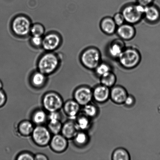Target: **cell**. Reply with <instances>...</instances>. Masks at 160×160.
Segmentation results:
<instances>
[{"label": "cell", "mask_w": 160, "mask_h": 160, "mask_svg": "<svg viewBox=\"0 0 160 160\" xmlns=\"http://www.w3.org/2000/svg\"><path fill=\"white\" fill-rule=\"evenodd\" d=\"M59 60L56 54L49 52L43 54L38 61V71L46 75L51 74L57 69Z\"/></svg>", "instance_id": "cell-1"}, {"label": "cell", "mask_w": 160, "mask_h": 160, "mask_svg": "<svg viewBox=\"0 0 160 160\" xmlns=\"http://www.w3.org/2000/svg\"><path fill=\"white\" fill-rule=\"evenodd\" d=\"M119 62L124 68L131 69L137 66L141 60L138 50L133 48H126L118 58Z\"/></svg>", "instance_id": "cell-2"}, {"label": "cell", "mask_w": 160, "mask_h": 160, "mask_svg": "<svg viewBox=\"0 0 160 160\" xmlns=\"http://www.w3.org/2000/svg\"><path fill=\"white\" fill-rule=\"evenodd\" d=\"M145 7L138 4H128L123 8L122 13L127 23L134 24L139 22L144 17Z\"/></svg>", "instance_id": "cell-3"}, {"label": "cell", "mask_w": 160, "mask_h": 160, "mask_svg": "<svg viewBox=\"0 0 160 160\" xmlns=\"http://www.w3.org/2000/svg\"><path fill=\"white\" fill-rule=\"evenodd\" d=\"M81 59L82 63L86 68L95 70L101 62V53L97 48H88L82 54Z\"/></svg>", "instance_id": "cell-4"}, {"label": "cell", "mask_w": 160, "mask_h": 160, "mask_svg": "<svg viewBox=\"0 0 160 160\" xmlns=\"http://www.w3.org/2000/svg\"><path fill=\"white\" fill-rule=\"evenodd\" d=\"M43 104L45 109L49 112L58 111L63 106L62 97L54 92L45 94L43 99Z\"/></svg>", "instance_id": "cell-5"}, {"label": "cell", "mask_w": 160, "mask_h": 160, "mask_svg": "<svg viewBox=\"0 0 160 160\" xmlns=\"http://www.w3.org/2000/svg\"><path fill=\"white\" fill-rule=\"evenodd\" d=\"M32 137L36 144L41 147H45L49 144L51 139V132L48 128L38 125L34 128Z\"/></svg>", "instance_id": "cell-6"}, {"label": "cell", "mask_w": 160, "mask_h": 160, "mask_svg": "<svg viewBox=\"0 0 160 160\" xmlns=\"http://www.w3.org/2000/svg\"><path fill=\"white\" fill-rule=\"evenodd\" d=\"M31 24L30 21L24 16L15 17L12 21V28L17 35L25 36L30 32Z\"/></svg>", "instance_id": "cell-7"}, {"label": "cell", "mask_w": 160, "mask_h": 160, "mask_svg": "<svg viewBox=\"0 0 160 160\" xmlns=\"http://www.w3.org/2000/svg\"><path fill=\"white\" fill-rule=\"evenodd\" d=\"M75 100L80 106H84L90 103L93 98L92 91L90 88L82 86L78 88L74 93Z\"/></svg>", "instance_id": "cell-8"}, {"label": "cell", "mask_w": 160, "mask_h": 160, "mask_svg": "<svg viewBox=\"0 0 160 160\" xmlns=\"http://www.w3.org/2000/svg\"><path fill=\"white\" fill-rule=\"evenodd\" d=\"M51 138L49 143L52 149L57 153H62L65 151L68 147L67 139L62 135H54Z\"/></svg>", "instance_id": "cell-9"}, {"label": "cell", "mask_w": 160, "mask_h": 160, "mask_svg": "<svg viewBox=\"0 0 160 160\" xmlns=\"http://www.w3.org/2000/svg\"><path fill=\"white\" fill-rule=\"evenodd\" d=\"M61 38L59 35L56 33L47 34L43 38L42 47L48 51H52L55 50L60 45Z\"/></svg>", "instance_id": "cell-10"}, {"label": "cell", "mask_w": 160, "mask_h": 160, "mask_svg": "<svg viewBox=\"0 0 160 160\" xmlns=\"http://www.w3.org/2000/svg\"><path fill=\"white\" fill-rule=\"evenodd\" d=\"M116 32L121 39L125 40H131L136 33L135 28L133 25L128 23L118 27Z\"/></svg>", "instance_id": "cell-11"}, {"label": "cell", "mask_w": 160, "mask_h": 160, "mask_svg": "<svg viewBox=\"0 0 160 160\" xmlns=\"http://www.w3.org/2000/svg\"><path fill=\"white\" fill-rule=\"evenodd\" d=\"M128 95V92L124 88L121 86H116L110 90V98L114 102L121 104L124 103Z\"/></svg>", "instance_id": "cell-12"}, {"label": "cell", "mask_w": 160, "mask_h": 160, "mask_svg": "<svg viewBox=\"0 0 160 160\" xmlns=\"http://www.w3.org/2000/svg\"><path fill=\"white\" fill-rule=\"evenodd\" d=\"M123 40L121 38L116 39L110 44L108 48V52L111 57L118 59L126 48Z\"/></svg>", "instance_id": "cell-13"}, {"label": "cell", "mask_w": 160, "mask_h": 160, "mask_svg": "<svg viewBox=\"0 0 160 160\" xmlns=\"http://www.w3.org/2000/svg\"><path fill=\"white\" fill-rule=\"evenodd\" d=\"M93 98L99 103H103L109 99L110 96L109 88L102 84L97 86L92 91Z\"/></svg>", "instance_id": "cell-14"}, {"label": "cell", "mask_w": 160, "mask_h": 160, "mask_svg": "<svg viewBox=\"0 0 160 160\" xmlns=\"http://www.w3.org/2000/svg\"><path fill=\"white\" fill-rule=\"evenodd\" d=\"M144 17L150 22L156 23L160 20V9L156 4H152L145 8Z\"/></svg>", "instance_id": "cell-15"}, {"label": "cell", "mask_w": 160, "mask_h": 160, "mask_svg": "<svg viewBox=\"0 0 160 160\" xmlns=\"http://www.w3.org/2000/svg\"><path fill=\"white\" fill-rule=\"evenodd\" d=\"M80 105L75 100H69L63 105L65 114L71 120L76 118L80 110Z\"/></svg>", "instance_id": "cell-16"}, {"label": "cell", "mask_w": 160, "mask_h": 160, "mask_svg": "<svg viewBox=\"0 0 160 160\" xmlns=\"http://www.w3.org/2000/svg\"><path fill=\"white\" fill-rule=\"evenodd\" d=\"M78 131L79 129L76 122L73 121H69L62 125L61 132L64 137L67 139H70L74 138L78 132Z\"/></svg>", "instance_id": "cell-17"}, {"label": "cell", "mask_w": 160, "mask_h": 160, "mask_svg": "<svg viewBox=\"0 0 160 160\" xmlns=\"http://www.w3.org/2000/svg\"><path fill=\"white\" fill-rule=\"evenodd\" d=\"M100 28L103 32L108 35L114 34L117 31L118 26L111 17H106L102 20Z\"/></svg>", "instance_id": "cell-18"}, {"label": "cell", "mask_w": 160, "mask_h": 160, "mask_svg": "<svg viewBox=\"0 0 160 160\" xmlns=\"http://www.w3.org/2000/svg\"><path fill=\"white\" fill-rule=\"evenodd\" d=\"M34 128L32 123L29 121H24L19 124L18 131L23 136H28L32 134Z\"/></svg>", "instance_id": "cell-19"}, {"label": "cell", "mask_w": 160, "mask_h": 160, "mask_svg": "<svg viewBox=\"0 0 160 160\" xmlns=\"http://www.w3.org/2000/svg\"><path fill=\"white\" fill-rule=\"evenodd\" d=\"M101 84L108 88H111L115 85L117 81L115 75L110 71L101 77Z\"/></svg>", "instance_id": "cell-20"}, {"label": "cell", "mask_w": 160, "mask_h": 160, "mask_svg": "<svg viewBox=\"0 0 160 160\" xmlns=\"http://www.w3.org/2000/svg\"><path fill=\"white\" fill-rule=\"evenodd\" d=\"M46 80V75L39 71L34 73L31 77V83L34 87L37 88H40L43 86Z\"/></svg>", "instance_id": "cell-21"}, {"label": "cell", "mask_w": 160, "mask_h": 160, "mask_svg": "<svg viewBox=\"0 0 160 160\" xmlns=\"http://www.w3.org/2000/svg\"><path fill=\"white\" fill-rule=\"evenodd\" d=\"M112 159L113 160H129L130 156L127 150L124 148H119L114 152Z\"/></svg>", "instance_id": "cell-22"}, {"label": "cell", "mask_w": 160, "mask_h": 160, "mask_svg": "<svg viewBox=\"0 0 160 160\" xmlns=\"http://www.w3.org/2000/svg\"><path fill=\"white\" fill-rule=\"evenodd\" d=\"M47 118L46 113L43 111L39 110L36 111L32 116V120L34 123L40 125L44 123Z\"/></svg>", "instance_id": "cell-23"}, {"label": "cell", "mask_w": 160, "mask_h": 160, "mask_svg": "<svg viewBox=\"0 0 160 160\" xmlns=\"http://www.w3.org/2000/svg\"><path fill=\"white\" fill-rule=\"evenodd\" d=\"M83 111L84 115L88 118L95 117L98 113L97 107L90 103L84 106Z\"/></svg>", "instance_id": "cell-24"}, {"label": "cell", "mask_w": 160, "mask_h": 160, "mask_svg": "<svg viewBox=\"0 0 160 160\" xmlns=\"http://www.w3.org/2000/svg\"><path fill=\"white\" fill-rule=\"evenodd\" d=\"M62 125L60 120L49 121L48 128L50 132L54 135L59 134L62 131Z\"/></svg>", "instance_id": "cell-25"}, {"label": "cell", "mask_w": 160, "mask_h": 160, "mask_svg": "<svg viewBox=\"0 0 160 160\" xmlns=\"http://www.w3.org/2000/svg\"><path fill=\"white\" fill-rule=\"evenodd\" d=\"M89 118L84 115L78 118L76 123L79 130L84 131L89 128L90 126V121Z\"/></svg>", "instance_id": "cell-26"}, {"label": "cell", "mask_w": 160, "mask_h": 160, "mask_svg": "<svg viewBox=\"0 0 160 160\" xmlns=\"http://www.w3.org/2000/svg\"><path fill=\"white\" fill-rule=\"evenodd\" d=\"M45 32V28L41 23H36L31 25L30 32L32 36L42 37Z\"/></svg>", "instance_id": "cell-27"}, {"label": "cell", "mask_w": 160, "mask_h": 160, "mask_svg": "<svg viewBox=\"0 0 160 160\" xmlns=\"http://www.w3.org/2000/svg\"><path fill=\"white\" fill-rule=\"evenodd\" d=\"M96 73L101 77L103 75L111 71V67L106 62H100L95 69Z\"/></svg>", "instance_id": "cell-28"}, {"label": "cell", "mask_w": 160, "mask_h": 160, "mask_svg": "<svg viewBox=\"0 0 160 160\" xmlns=\"http://www.w3.org/2000/svg\"><path fill=\"white\" fill-rule=\"evenodd\" d=\"M74 142L77 145L82 146L87 144L88 142V136L83 132H78L74 137Z\"/></svg>", "instance_id": "cell-29"}, {"label": "cell", "mask_w": 160, "mask_h": 160, "mask_svg": "<svg viewBox=\"0 0 160 160\" xmlns=\"http://www.w3.org/2000/svg\"><path fill=\"white\" fill-rule=\"evenodd\" d=\"M112 18L118 27L123 24L125 22L124 17L122 12L116 13Z\"/></svg>", "instance_id": "cell-30"}, {"label": "cell", "mask_w": 160, "mask_h": 160, "mask_svg": "<svg viewBox=\"0 0 160 160\" xmlns=\"http://www.w3.org/2000/svg\"><path fill=\"white\" fill-rule=\"evenodd\" d=\"M43 38L42 37L32 36L31 40V44L36 48H39L42 46Z\"/></svg>", "instance_id": "cell-31"}, {"label": "cell", "mask_w": 160, "mask_h": 160, "mask_svg": "<svg viewBox=\"0 0 160 160\" xmlns=\"http://www.w3.org/2000/svg\"><path fill=\"white\" fill-rule=\"evenodd\" d=\"M17 160H33L34 156L31 153H23L19 155L17 157Z\"/></svg>", "instance_id": "cell-32"}, {"label": "cell", "mask_w": 160, "mask_h": 160, "mask_svg": "<svg viewBox=\"0 0 160 160\" xmlns=\"http://www.w3.org/2000/svg\"><path fill=\"white\" fill-rule=\"evenodd\" d=\"M7 97L2 89H0V108L3 107L6 104Z\"/></svg>", "instance_id": "cell-33"}, {"label": "cell", "mask_w": 160, "mask_h": 160, "mask_svg": "<svg viewBox=\"0 0 160 160\" xmlns=\"http://www.w3.org/2000/svg\"><path fill=\"white\" fill-rule=\"evenodd\" d=\"M48 118L49 121L60 120V115L58 111L50 112L48 116Z\"/></svg>", "instance_id": "cell-34"}, {"label": "cell", "mask_w": 160, "mask_h": 160, "mask_svg": "<svg viewBox=\"0 0 160 160\" xmlns=\"http://www.w3.org/2000/svg\"><path fill=\"white\" fill-rule=\"evenodd\" d=\"M134 103L135 99L134 97H132V96L128 95L124 103L127 106L131 107L134 104Z\"/></svg>", "instance_id": "cell-35"}, {"label": "cell", "mask_w": 160, "mask_h": 160, "mask_svg": "<svg viewBox=\"0 0 160 160\" xmlns=\"http://www.w3.org/2000/svg\"><path fill=\"white\" fill-rule=\"evenodd\" d=\"M154 0H138V4L146 7L153 4Z\"/></svg>", "instance_id": "cell-36"}, {"label": "cell", "mask_w": 160, "mask_h": 160, "mask_svg": "<svg viewBox=\"0 0 160 160\" xmlns=\"http://www.w3.org/2000/svg\"><path fill=\"white\" fill-rule=\"evenodd\" d=\"M34 159L35 160H48V157L42 153H38L34 157Z\"/></svg>", "instance_id": "cell-37"}, {"label": "cell", "mask_w": 160, "mask_h": 160, "mask_svg": "<svg viewBox=\"0 0 160 160\" xmlns=\"http://www.w3.org/2000/svg\"><path fill=\"white\" fill-rule=\"evenodd\" d=\"M3 84L2 82L0 79V89H2Z\"/></svg>", "instance_id": "cell-38"}]
</instances>
